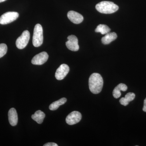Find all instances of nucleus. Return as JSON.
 <instances>
[{
	"label": "nucleus",
	"instance_id": "2",
	"mask_svg": "<svg viewBox=\"0 0 146 146\" xmlns=\"http://www.w3.org/2000/svg\"><path fill=\"white\" fill-rule=\"evenodd\" d=\"M96 9L100 13L110 14L116 12L119 9V7L112 2L103 1L97 4Z\"/></svg>",
	"mask_w": 146,
	"mask_h": 146
},
{
	"label": "nucleus",
	"instance_id": "11",
	"mask_svg": "<svg viewBox=\"0 0 146 146\" xmlns=\"http://www.w3.org/2000/svg\"><path fill=\"white\" fill-rule=\"evenodd\" d=\"M9 121L11 125L14 126L17 124L18 122V114L16 110L14 108H11L8 112Z\"/></svg>",
	"mask_w": 146,
	"mask_h": 146
},
{
	"label": "nucleus",
	"instance_id": "12",
	"mask_svg": "<svg viewBox=\"0 0 146 146\" xmlns=\"http://www.w3.org/2000/svg\"><path fill=\"white\" fill-rule=\"evenodd\" d=\"M117 35L115 32L108 33L102 38V42L104 44H108L117 39Z\"/></svg>",
	"mask_w": 146,
	"mask_h": 146
},
{
	"label": "nucleus",
	"instance_id": "15",
	"mask_svg": "<svg viewBox=\"0 0 146 146\" xmlns=\"http://www.w3.org/2000/svg\"><path fill=\"white\" fill-rule=\"evenodd\" d=\"M67 99L63 98L60 99V100L53 102L50 105L49 109L51 110H57L60 106L65 104L67 102Z\"/></svg>",
	"mask_w": 146,
	"mask_h": 146
},
{
	"label": "nucleus",
	"instance_id": "6",
	"mask_svg": "<svg viewBox=\"0 0 146 146\" xmlns=\"http://www.w3.org/2000/svg\"><path fill=\"white\" fill-rule=\"evenodd\" d=\"M82 115L78 111H74L71 112L66 118V122L69 125L76 124L80 121Z\"/></svg>",
	"mask_w": 146,
	"mask_h": 146
},
{
	"label": "nucleus",
	"instance_id": "18",
	"mask_svg": "<svg viewBox=\"0 0 146 146\" xmlns=\"http://www.w3.org/2000/svg\"><path fill=\"white\" fill-rule=\"evenodd\" d=\"M121 89L117 86L113 91V97L116 99L119 98L121 96Z\"/></svg>",
	"mask_w": 146,
	"mask_h": 146
},
{
	"label": "nucleus",
	"instance_id": "14",
	"mask_svg": "<svg viewBox=\"0 0 146 146\" xmlns=\"http://www.w3.org/2000/svg\"><path fill=\"white\" fill-rule=\"evenodd\" d=\"M45 113L41 110H37L34 115H32L31 117L38 124H42L45 117Z\"/></svg>",
	"mask_w": 146,
	"mask_h": 146
},
{
	"label": "nucleus",
	"instance_id": "13",
	"mask_svg": "<svg viewBox=\"0 0 146 146\" xmlns=\"http://www.w3.org/2000/svg\"><path fill=\"white\" fill-rule=\"evenodd\" d=\"M135 98V95L133 93H128L125 95L124 98H122L120 100V104L124 106H126L129 102L132 101Z\"/></svg>",
	"mask_w": 146,
	"mask_h": 146
},
{
	"label": "nucleus",
	"instance_id": "1",
	"mask_svg": "<svg viewBox=\"0 0 146 146\" xmlns=\"http://www.w3.org/2000/svg\"><path fill=\"white\" fill-rule=\"evenodd\" d=\"M102 77L98 73H93L89 77V85L91 93L95 94H99L103 86Z\"/></svg>",
	"mask_w": 146,
	"mask_h": 146
},
{
	"label": "nucleus",
	"instance_id": "5",
	"mask_svg": "<svg viewBox=\"0 0 146 146\" xmlns=\"http://www.w3.org/2000/svg\"><path fill=\"white\" fill-rule=\"evenodd\" d=\"M30 35L28 31H25L21 36H19L16 41V46L19 49H23L25 48L28 44Z\"/></svg>",
	"mask_w": 146,
	"mask_h": 146
},
{
	"label": "nucleus",
	"instance_id": "3",
	"mask_svg": "<svg viewBox=\"0 0 146 146\" xmlns=\"http://www.w3.org/2000/svg\"><path fill=\"white\" fill-rule=\"evenodd\" d=\"M43 42V29L41 25L37 24L34 28L33 44L35 47H38L42 44Z\"/></svg>",
	"mask_w": 146,
	"mask_h": 146
},
{
	"label": "nucleus",
	"instance_id": "21",
	"mask_svg": "<svg viewBox=\"0 0 146 146\" xmlns=\"http://www.w3.org/2000/svg\"><path fill=\"white\" fill-rule=\"evenodd\" d=\"M6 0H0V3L3 2L5 1Z\"/></svg>",
	"mask_w": 146,
	"mask_h": 146
},
{
	"label": "nucleus",
	"instance_id": "10",
	"mask_svg": "<svg viewBox=\"0 0 146 146\" xmlns=\"http://www.w3.org/2000/svg\"><path fill=\"white\" fill-rule=\"evenodd\" d=\"M68 17L73 23L79 24L83 21L84 18L81 14L73 11H70L68 13Z\"/></svg>",
	"mask_w": 146,
	"mask_h": 146
},
{
	"label": "nucleus",
	"instance_id": "19",
	"mask_svg": "<svg viewBox=\"0 0 146 146\" xmlns=\"http://www.w3.org/2000/svg\"><path fill=\"white\" fill-rule=\"evenodd\" d=\"M58 145L54 143H49L45 144L44 146H58Z\"/></svg>",
	"mask_w": 146,
	"mask_h": 146
},
{
	"label": "nucleus",
	"instance_id": "17",
	"mask_svg": "<svg viewBox=\"0 0 146 146\" xmlns=\"http://www.w3.org/2000/svg\"><path fill=\"white\" fill-rule=\"evenodd\" d=\"M7 47L5 44H0V58L3 57L7 52Z\"/></svg>",
	"mask_w": 146,
	"mask_h": 146
},
{
	"label": "nucleus",
	"instance_id": "20",
	"mask_svg": "<svg viewBox=\"0 0 146 146\" xmlns=\"http://www.w3.org/2000/svg\"><path fill=\"white\" fill-rule=\"evenodd\" d=\"M143 111L145 112H146V98L144 102V106L143 107Z\"/></svg>",
	"mask_w": 146,
	"mask_h": 146
},
{
	"label": "nucleus",
	"instance_id": "7",
	"mask_svg": "<svg viewBox=\"0 0 146 146\" xmlns=\"http://www.w3.org/2000/svg\"><path fill=\"white\" fill-rule=\"evenodd\" d=\"M68 41L66 42V46L68 49L72 51L78 50L79 46L78 44V39L74 35H70L68 37Z\"/></svg>",
	"mask_w": 146,
	"mask_h": 146
},
{
	"label": "nucleus",
	"instance_id": "8",
	"mask_svg": "<svg viewBox=\"0 0 146 146\" xmlns=\"http://www.w3.org/2000/svg\"><path fill=\"white\" fill-rule=\"evenodd\" d=\"M48 58V55L46 52H43L36 55L32 59L31 63L33 65H42L46 63Z\"/></svg>",
	"mask_w": 146,
	"mask_h": 146
},
{
	"label": "nucleus",
	"instance_id": "16",
	"mask_svg": "<svg viewBox=\"0 0 146 146\" xmlns=\"http://www.w3.org/2000/svg\"><path fill=\"white\" fill-rule=\"evenodd\" d=\"M110 31V29L109 27L105 25H99L95 29V31L97 33H100L102 34L106 35L109 33Z\"/></svg>",
	"mask_w": 146,
	"mask_h": 146
},
{
	"label": "nucleus",
	"instance_id": "9",
	"mask_svg": "<svg viewBox=\"0 0 146 146\" xmlns=\"http://www.w3.org/2000/svg\"><path fill=\"white\" fill-rule=\"evenodd\" d=\"M70 71V68L68 65L63 64L60 65L55 73V77L58 80H62L63 79Z\"/></svg>",
	"mask_w": 146,
	"mask_h": 146
},
{
	"label": "nucleus",
	"instance_id": "4",
	"mask_svg": "<svg viewBox=\"0 0 146 146\" xmlns=\"http://www.w3.org/2000/svg\"><path fill=\"white\" fill-rule=\"evenodd\" d=\"M19 17L18 12L9 11L4 13L0 17V24L7 25L16 20Z\"/></svg>",
	"mask_w": 146,
	"mask_h": 146
}]
</instances>
